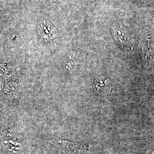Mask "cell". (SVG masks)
<instances>
[{
    "mask_svg": "<svg viewBox=\"0 0 154 154\" xmlns=\"http://www.w3.org/2000/svg\"><path fill=\"white\" fill-rule=\"evenodd\" d=\"M38 31L42 38L47 42L53 41L58 35L57 30L48 20H44L39 23Z\"/></svg>",
    "mask_w": 154,
    "mask_h": 154,
    "instance_id": "6da1fadb",
    "label": "cell"
},
{
    "mask_svg": "<svg viewBox=\"0 0 154 154\" xmlns=\"http://www.w3.org/2000/svg\"><path fill=\"white\" fill-rule=\"evenodd\" d=\"M58 143L68 154H84L88 149V146L67 140H61Z\"/></svg>",
    "mask_w": 154,
    "mask_h": 154,
    "instance_id": "7a4b0ae2",
    "label": "cell"
},
{
    "mask_svg": "<svg viewBox=\"0 0 154 154\" xmlns=\"http://www.w3.org/2000/svg\"><path fill=\"white\" fill-rule=\"evenodd\" d=\"M94 90L99 95H109L112 90V85L109 79L100 77L97 78L94 83Z\"/></svg>",
    "mask_w": 154,
    "mask_h": 154,
    "instance_id": "3957f363",
    "label": "cell"
},
{
    "mask_svg": "<svg viewBox=\"0 0 154 154\" xmlns=\"http://www.w3.org/2000/svg\"><path fill=\"white\" fill-rule=\"evenodd\" d=\"M114 35L116 37V39L121 45H126L128 44V38L127 37L126 34L124 33L122 30L116 29L114 31Z\"/></svg>",
    "mask_w": 154,
    "mask_h": 154,
    "instance_id": "277c9868",
    "label": "cell"
},
{
    "mask_svg": "<svg viewBox=\"0 0 154 154\" xmlns=\"http://www.w3.org/2000/svg\"><path fill=\"white\" fill-rule=\"evenodd\" d=\"M75 53H72L69 57L68 61H67L66 65V69L67 71L70 72L72 70V67L74 65V63L76 60Z\"/></svg>",
    "mask_w": 154,
    "mask_h": 154,
    "instance_id": "5b68a950",
    "label": "cell"
}]
</instances>
